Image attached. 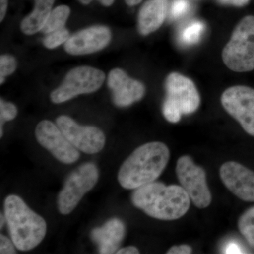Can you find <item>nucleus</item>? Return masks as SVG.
<instances>
[{"mask_svg":"<svg viewBox=\"0 0 254 254\" xmlns=\"http://www.w3.org/2000/svg\"><path fill=\"white\" fill-rule=\"evenodd\" d=\"M168 0H148L138 14V31L143 36L157 31L168 14Z\"/></svg>","mask_w":254,"mask_h":254,"instance_id":"nucleus-16","label":"nucleus"},{"mask_svg":"<svg viewBox=\"0 0 254 254\" xmlns=\"http://www.w3.org/2000/svg\"><path fill=\"white\" fill-rule=\"evenodd\" d=\"M98 178L99 171L95 164L85 163L76 169L66 179L58 195L60 213L63 215L71 213L84 195L95 187Z\"/></svg>","mask_w":254,"mask_h":254,"instance_id":"nucleus-6","label":"nucleus"},{"mask_svg":"<svg viewBox=\"0 0 254 254\" xmlns=\"http://www.w3.org/2000/svg\"><path fill=\"white\" fill-rule=\"evenodd\" d=\"M165 91L163 113L170 123H178L182 115L193 113L199 107L200 95L194 83L181 73L173 72L168 75Z\"/></svg>","mask_w":254,"mask_h":254,"instance_id":"nucleus-4","label":"nucleus"},{"mask_svg":"<svg viewBox=\"0 0 254 254\" xmlns=\"http://www.w3.org/2000/svg\"><path fill=\"white\" fill-rule=\"evenodd\" d=\"M205 30L204 23L198 20H193L180 30L178 40L185 46H193L200 41Z\"/></svg>","mask_w":254,"mask_h":254,"instance_id":"nucleus-18","label":"nucleus"},{"mask_svg":"<svg viewBox=\"0 0 254 254\" xmlns=\"http://www.w3.org/2000/svg\"><path fill=\"white\" fill-rule=\"evenodd\" d=\"M8 0H0V21H2L7 10Z\"/></svg>","mask_w":254,"mask_h":254,"instance_id":"nucleus-30","label":"nucleus"},{"mask_svg":"<svg viewBox=\"0 0 254 254\" xmlns=\"http://www.w3.org/2000/svg\"><path fill=\"white\" fill-rule=\"evenodd\" d=\"M4 215L10 237L17 250H33L46 236L47 224L19 196L10 195L4 201Z\"/></svg>","mask_w":254,"mask_h":254,"instance_id":"nucleus-3","label":"nucleus"},{"mask_svg":"<svg viewBox=\"0 0 254 254\" xmlns=\"http://www.w3.org/2000/svg\"><path fill=\"white\" fill-rule=\"evenodd\" d=\"M126 233L125 223L118 218H113L103 226L91 232V238L98 246L100 254H116Z\"/></svg>","mask_w":254,"mask_h":254,"instance_id":"nucleus-15","label":"nucleus"},{"mask_svg":"<svg viewBox=\"0 0 254 254\" xmlns=\"http://www.w3.org/2000/svg\"><path fill=\"white\" fill-rule=\"evenodd\" d=\"M1 223H0V225H1V228L2 227L3 225H4V222L6 221V218H5V215H3L2 213H1Z\"/></svg>","mask_w":254,"mask_h":254,"instance_id":"nucleus-33","label":"nucleus"},{"mask_svg":"<svg viewBox=\"0 0 254 254\" xmlns=\"http://www.w3.org/2000/svg\"><path fill=\"white\" fill-rule=\"evenodd\" d=\"M69 31L64 27L48 33L43 40V44L48 49H54L66 43L69 38Z\"/></svg>","mask_w":254,"mask_h":254,"instance_id":"nucleus-21","label":"nucleus"},{"mask_svg":"<svg viewBox=\"0 0 254 254\" xmlns=\"http://www.w3.org/2000/svg\"><path fill=\"white\" fill-rule=\"evenodd\" d=\"M221 103L229 115L240 124L250 136H254V89L235 86L227 88L221 96Z\"/></svg>","mask_w":254,"mask_h":254,"instance_id":"nucleus-9","label":"nucleus"},{"mask_svg":"<svg viewBox=\"0 0 254 254\" xmlns=\"http://www.w3.org/2000/svg\"><path fill=\"white\" fill-rule=\"evenodd\" d=\"M238 228L249 245L254 249V206L241 215L238 220Z\"/></svg>","mask_w":254,"mask_h":254,"instance_id":"nucleus-20","label":"nucleus"},{"mask_svg":"<svg viewBox=\"0 0 254 254\" xmlns=\"http://www.w3.org/2000/svg\"><path fill=\"white\" fill-rule=\"evenodd\" d=\"M190 4L188 0H173L170 7V18L178 19L190 11Z\"/></svg>","mask_w":254,"mask_h":254,"instance_id":"nucleus-24","label":"nucleus"},{"mask_svg":"<svg viewBox=\"0 0 254 254\" xmlns=\"http://www.w3.org/2000/svg\"><path fill=\"white\" fill-rule=\"evenodd\" d=\"M125 1L128 6H135L141 3L142 0H125Z\"/></svg>","mask_w":254,"mask_h":254,"instance_id":"nucleus-32","label":"nucleus"},{"mask_svg":"<svg viewBox=\"0 0 254 254\" xmlns=\"http://www.w3.org/2000/svg\"><path fill=\"white\" fill-rule=\"evenodd\" d=\"M242 250L240 246L235 243H230L227 246L225 250V254H242Z\"/></svg>","mask_w":254,"mask_h":254,"instance_id":"nucleus-28","label":"nucleus"},{"mask_svg":"<svg viewBox=\"0 0 254 254\" xmlns=\"http://www.w3.org/2000/svg\"><path fill=\"white\" fill-rule=\"evenodd\" d=\"M169 159L170 150L165 143L151 142L142 145L122 165L119 183L126 190H136L155 182L166 168Z\"/></svg>","mask_w":254,"mask_h":254,"instance_id":"nucleus-2","label":"nucleus"},{"mask_svg":"<svg viewBox=\"0 0 254 254\" xmlns=\"http://www.w3.org/2000/svg\"><path fill=\"white\" fill-rule=\"evenodd\" d=\"M16 59L9 55H3L0 58V83H4L5 77L14 73L16 70Z\"/></svg>","mask_w":254,"mask_h":254,"instance_id":"nucleus-22","label":"nucleus"},{"mask_svg":"<svg viewBox=\"0 0 254 254\" xmlns=\"http://www.w3.org/2000/svg\"><path fill=\"white\" fill-rule=\"evenodd\" d=\"M15 245L12 240H10L4 235H0V254H16Z\"/></svg>","mask_w":254,"mask_h":254,"instance_id":"nucleus-25","label":"nucleus"},{"mask_svg":"<svg viewBox=\"0 0 254 254\" xmlns=\"http://www.w3.org/2000/svg\"><path fill=\"white\" fill-rule=\"evenodd\" d=\"M101 70L83 66L73 68L66 74L63 83L50 95L52 102L56 104L64 103L78 95L98 91L105 81Z\"/></svg>","mask_w":254,"mask_h":254,"instance_id":"nucleus-7","label":"nucleus"},{"mask_svg":"<svg viewBox=\"0 0 254 254\" xmlns=\"http://www.w3.org/2000/svg\"><path fill=\"white\" fill-rule=\"evenodd\" d=\"M225 186L241 200L254 202V172L237 162H226L220 170Z\"/></svg>","mask_w":254,"mask_h":254,"instance_id":"nucleus-12","label":"nucleus"},{"mask_svg":"<svg viewBox=\"0 0 254 254\" xmlns=\"http://www.w3.org/2000/svg\"><path fill=\"white\" fill-rule=\"evenodd\" d=\"M55 0H35L33 11L23 20L21 29L26 35H33L41 31L47 18L52 11Z\"/></svg>","mask_w":254,"mask_h":254,"instance_id":"nucleus-17","label":"nucleus"},{"mask_svg":"<svg viewBox=\"0 0 254 254\" xmlns=\"http://www.w3.org/2000/svg\"><path fill=\"white\" fill-rule=\"evenodd\" d=\"M222 58L227 67L235 72L254 69V16H245L238 23Z\"/></svg>","mask_w":254,"mask_h":254,"instance_id":"nucleus-5","label":"nucleus"},{"mask_svg":"<svg viewBox=\"0 0 254 254\" xmlns=\"http://www.w3.org/2000/svg\"><path fill=\"white\" fill-rule=\"evenodd\" d=\"M70 12H71L70 8L66 5H61L52 10L44 26L41 29L42 33L48 34L56 30L64 27Z\"/></svg>","mask_w":254,"mask_h":254,"instance_id":"nucleus-19","label":"nucleus"},{"mask_svg":"<svg viewBox=\"0 0 254 254\" xmlns=\"http://www.w3.org/2000/svg\"><path fill=\"white\" fill-rule=\"evenodd\" d=\"M192 249L190 246L182 245L174 246L168 251V254H191Z\"/></svg>","mask_w":254,"mask_h":254,"instance_id":"nucleus-26","label":"nucleus"},{"mask_svg":"<svg viewBox=\"0 0 254 254\" xmlns=\"http://www.w3.org/2000/svg\"><path fill=\"white\" fill-rule=\"evenodd\" d=\"M108 84L113 91L114 103L122 108L139 101L145 95L144 85L130 78L120 68H114L110 71Z\"/></svg>","mask_w":254,"mask_h":254,"instance_id":"nucleus-14","label":"nucleus"},{"mask_svg":"<svg viewBox=\"0 0 254 254\" xmlns=\"http://www.w3.org/2000/svg\"><path fill=\"white\" fill-rule=\"evenodd\" d=\"M190 198L181 186H166L153 182L134 190L131 201L152 218L174 220L182 218L190 209Z\"/></svg>","mask_w":254,"mask_h":254,"instance_id":"nucleus-1","label":"nucleus"},{"mask_svg":"<svg viewBox=\"0 0 254 254\" xmlns=\"http://www.w3.org/2000/svg\"><path fill=\"white\" fill-rule=\"evenodd\" d=\"M111 32L106 26H95L77 32L65 43L68 54L84 55L103 50L109 44Z\"/></svg>","mask_w":254,"mask_h":254,"instance_id":"nucleus-13","label":"nucleus"},{"mask_svg":"<svg viewBox=\"0 0 254 254\" xmlns=\"http://www.w3.org/2000/svg\"><path fill=\"white\" fill-rule=\"evenodd\" d=\"M78 1L82 3V4H90L93 0H78ZM98 1H99L102 4L104 5V6H109L113 4L115 0H98Z\"/></svg>","mask_w":254,"mask_h":254,"instance_id":"nucleus-31","label":"nucleus"},{"mask_svg":"<svg viewBox=\"0 0 254 254\" xmlns=\"http://www.w3.org/2000/svg\"><path fill=\"white\" fill-rule=\"evenodd\" d=\"M56 123L71 144L83 153L95 154L104 148L105 136L100 128L93 126H81L65 115L60 116Z\"/></svg>","mask_w":254,"mask_h":254,"instance_id":"nucleus-10","label":"nucleus"},{"mask_svg":"<svg viewBox=\"0 0 254 254\" xmlns=\"http://www.w3.org/2000/svg\"><path fill=\"white\" fill-rule=\"evenodd\" d=\"M37 141L57 160L64 164L77 161L80 153L64 135L58 125L48 120H43L36 128Z\"/></svg>","mask_w":254,"mask_h":254,"instance_id":"nucleus-11","label":"nucleus"},{"mask_svg":"<svg viewBox=\"0 0 254 254\" xmlns=\"http://www.w3.org/2000/svg\"><path fill=\"white\" fill-rule=\"evenodd\" d=\"M18 110L16 107L11 103L5 102L2 99L0 100V120H1V130L0 136H2V125L4 122L14 120L17 115Z\"/></svg>","mask_w":254,"mask_h":254,"instance_id":"nucleus-23","label":"nucleus"},{"mask_svg":"<svg viewBox=\"0 0 254 254\" xmlns=\"http://www.w3.org/2000/svg\"><path fill=\"white\" fill-rule=\"evenodd\" d=\"M218 1L222 4L232 5L237 7H242L248 4L250 0H218Z\"/></svg>","mask_w":254,"mask_h":254,"instance_id":"nucleus-27","label":"nucleus"},{"mask_svg":"<svg viewBox=\"0 0 254 254\" xmlns=\"http://www.w3.org/2000/svg\"><path fill=\"white\" fill-rule=\"evenodd\" d=\"M177 178L193 204L198 208H205L211 203V193L206 182V174L201 167L195 165L188 155L177 160Z\"/></svg>","mask_w":254,"mask_h":254,"instance_id":"nucleus-8","label":"nucleus"},{"mask_svg":"<svg viewBox=\"0 0 254 254\" xmlns=\"http://www.w3.org/2000/svg\"><path fill=\"white\" fill-rule=\"evenodd\" d=\"M139 251L136 247L130 246V247H125V248L120 249L116 254H139Z\"/></svg>","mask_w":254,"mask_h":254,"instance_id":"nucleus-29","label":"nucleus"}]
</instances>
